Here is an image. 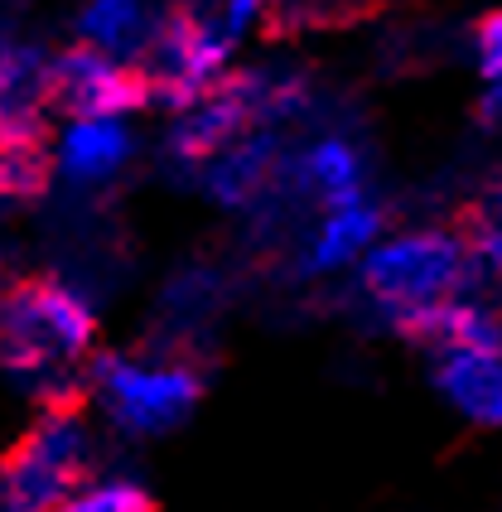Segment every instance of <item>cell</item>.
Instances as JSON below:
<instances>
[{"instance_id":"2","label":"cell","mask_w":502,"mask_h":512,"mask_svg":"<svg viewBox=\"0 0 502 512\" xmlns=\"http://www.w3.org/2000/svg\"><path fill=\"white\" fill-rule=\"evenodd\" d=\"M83 406H44L0 464V512H54L102 469Z\"/></svg>"},{"instance_id":"11","label":"cell","mask_w":502,"mask_h":512,"mask_svg":"<svg viewBox=\"0 0 502 512\" xmlns=\"http://www.w3.org/2000/svg\"><path fill=\"white\" fill-rule=\"evenodd\" d=\"M131 160V136L116 126L112 116H92L73 121V131L58 145V170L68 174V184H107L116 170Z\"/></svg>"},{"instance_id":"1","label":"cell","mask_w":502,"mask_h":512,"mask_svg":"<svg viewBox=\"0 0 502 512\" xmlns=\"http://www.w3.org/2000/svg\"><path fill=\"white\" fill-rule=\"evenodd\" d=\"M92 305L58 276H20L0 285V368L20 387L44 372L83 368L92 358Z\"/></svg>"},{"instance_id":"14","label":"cell","mask_w":502,"mask_h":512,"mask_svg":"<svg viewBox=\"0 0 502 512\" xmlns=\"http://www.w3.org/2000/svg\"><path fill=\"white\" fill-rule=\"evenodd\" d=\"M54 512H155V498H150L136 479L116 474V479H92V484H83L73 498H63Z\"/></svg>"},{"instance_id":"13","label":"cell","mask_w":502,"mask_h":512,"mask_svg":"<svg viewBox=\"0 0 502 512\" xmlns=\"http://www.w3.org/2000/svg\"><path fill=\"white\" fill-rule=\"evenodd\" d=\"M54 184L49 141H10L0 145V203H34Z\"/></svg>"},{"instance_id":"10","label":"cell","mask_w":502,"mask_h":512,"mask_svg":"<svg viewBox=\"0 0 502 512\" xmlns=\"http://www.w3.org/2000/svg\"><path fill=\"white\" fill-rule=\"evenodd\" d=\"M435 387L445 392L469 421L502 426V353H440Z\"/></svg>"},{"instance_id":"15","label":"cell","mask_w":502,"mask_h":512,"mask_svg":"<svg viewBox=\"0 0 502 512\" xmlns=\"http://www.w3.org/2000/svg\"><path fill=\"white\" fill-rule=\"evenodd\" d=\"M474 54H478V73H483L488 83H498V78H502V10L478 15V25H474Z\"/></svg>"},{"instance_id":"8","label":"cell","mask_w":502,"mask_h":512,"mask_svg":"<svg viewBox=\"0 0 502 512\" xmlns=\"http://www.w3.org/2000/svg\"><path fill=\"white\" fill-rule=\"evenodd\" d=\"M469 49H474V29H459L445 15H420L382 29V39L372 44V68L382 78H411V73L464 63Z\"/></svg>"},{"instance_id":"12","label":"cell","mask_w":502,"mask_h":512,"mask_svg":"<svg viewBox=\"0 0 502 512\" xmlns=\"http://www.w3.org/2000/svg\"><path fill=\"white\" fill-rule=\"evenodd\" d=\"M387 223L382 203H348V208H334L324 213V223L314 232L309 242V256H305V276H319V271H338L348 261H358V252L372 247L377 228Z\"/></svg>"},{"instance_id":"6","label":"cell","mask_w":502,"mask_h":512,"mask_svg":"<svg viewBox=\"0 0 502 512\" xmlns=\"http://www.w3.org/2000/svg\"><path fill=\"white\" fill-rule=\"evenodd\" d=\"M155 97L131 63L112 58L97 44H73L49 58V107L73 121L116 112H145Z\"/></svg>"},{"instance_id":"3","label":"cell","mask_w":502,"mask_h":512,"mask_svg":"<svg viewBox=\"0 0 502 512\" xmlns=\"http://www.w3.org/2000/svg\"><path fill=\"white\" fill-rule=\"evenodd\" d=\"M92 392L107 406L121 435L145 440V435H169L194 416L198 397H203V372L102 353L92 358Z\"/></svg>"},{"instance_id":"5","label":"cell","mask_w":502,"mask_h":512,"mask_svg":"<svg viewBox=\"0 0 502 512\" xmlns=\"http://www.w3.org/2000/svg\"><path fill=\"white\" fill-rule=\"evenodd\" d=\"M464 242L454 232H411L396 237L387 247L363 261V290L396 310H416V305H435V300H454L459 281H464Z\"/></svg>"},{"instance_id":"4","label":"cell","mask_w":502,"mask_h":512,"mask_svg":"<svg viewBox=\"0 0 502 512\" xmlns=\"http://www.w3.org/2000/svg\"><path fill=\"white\" fill-rule=\"evenodd\" d=\"M223 58H227L223 44L198 25L184 5L169 0L160 10H150V20L140 29L136 54L126 63L145 78L155 102H165V107L179 112V107H189L194 97H203L208 87L223 78Z\"/></svg>"},{"instance_id":"9","label":"cell","mask_w":502,"mask_h":512,"mask_svg":"<svg viewBox=\"0 0 502 512\" xmlns=\"http://www.w3.org/2000/svg\"><path fill=\"white\" fill-rule=\"evenodd\" d=\"M387 0H261L256 20L261 34L280 39H300V34H329V29H358L382 15Z\"/></svg>"},{"instance_id":"7","label":"cell","mask_w":502,"mask_h":512,"mask_svg":"<svg viewBox=\"0 0 502 512\" xmlns=\"http://www.w3.org/2000/svg\"><path fill=\"white\" fill-rule=\"evenodd\" d=\"M49 54L44 44L10 39L0 49V145L49 141Z\"/></svg>"}]
</instances>
